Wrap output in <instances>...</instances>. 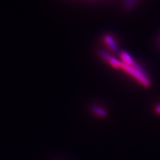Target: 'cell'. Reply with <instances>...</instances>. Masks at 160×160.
<instances>
[{
  "mask_svg": "<svg viewBox=\"0 0 160 160\" xmlns=\"http://www.w3.org/2000/svg\"><path fill=\"white\" fill-rule=\"evenodd\" d=\"M155 113L160 116V103L157 104V106L155 108Z\"/></svg>",
  "mask_w": 160,
  "mask_h": 160,
  "instance_id": "52a82bcc",
  "label": "cell"
},
{
  "mask_svg": "<svg viewBox=\"0 0 160 160\" xmlns=\"http://www.w3.org/2000/svg\"><path fill=\"white\" fill-rule=\"evenodd\" d=\"M120 57L122 60V62L126 63V65H129L135 68H142L140 65H139L137 63L135 62L133 59L131 57V55L128 52L125 51L121 52L120 53Z\"/></svg>",
  "mask_w": 160,
  "mask_h": 160,
  "instance_id": "7a4b0ae2",
  "label": "cell"
},
{
  "mask_svg": "<svg viewBox=\"0 0 160 160\" xmlns=\"http://www.w3.org/2000/svg\"><path fill=\"white\" fill-rule=\"evenodd\" d=\"M91 112L94 114L101 118H106L108 116V112L103 108L97 105H93L90 108Z\"/></svg>",
  "mask_w": 160,
  "mask_h": 160,
  "instance_id": "277c9868",
  "label": "cell"
},
{
  "mask_svg": "<svg viewBox=\"0 0 160 160\" xmlns=\"http://www.w3.org/2000/svg\"><path fill=\"white\" fill-rule=\"evenodd\" d=\"M120 68L124 70L132 77H133L143 87L146 88H149L151 86V81L149 79L147 75L143 68H135L126 65V63L123 62H120Z\"/></svg>",
  "mask_w": 160,
  "mask_h": 160,
  "instance_id": "6da1fadb",
  "label": "cell"
},
{
  "mask_svg": "<svg viewBox=\"0 0 160 160\" xmlns=\"http://www.w3.org/2000/svg\"><path fill=\"white\" fill-rule=\"evenodd\" d=\"M104 41L107 45L109 46L110 49L113 52H118L119 48L117 45L116 42H115L114 39L110 35H106L104 37Z\"/></svg>",
  "mask_w": 160,
  "mask_h": 160,
  "instance_id": "5b68a950",
  "label": "cell"
},
{
  "mask_svg": "<svg viewBox=\"0 0 160 160\" xmlns=\"http://www.w3.org/2000/svg\"><path fill=\"white\" fill-rule=\"evenodd\" d=\"M137 1V0H125V3H124V6L127 10H130L132 8V7L133 6H135Z\"/></svg>",
  "mask_w": 160,
  "mask_h": 160,
  "instance_id": "8992f818",
  "label": "cell"
},
{
  "mask_svg": "<svg viewBox=\"0 0 160 160\" xmlns=\"http://www.w3.org/2000/svg\"><path fill=\"white\" fill-rule=\"evenodd\" d=\"M99 53L101 57L103 58L107 62H108L113 68H120V62H119L117 59L110 55L108 53L104 51H100Z\"/></svg>",
  "mask_w": 160,
  "mask_h": 160,
  "instance_id": "3957f363",
  "label": "cell"
}]
</instances>
